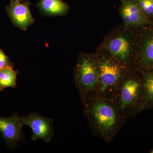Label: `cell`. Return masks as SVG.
<instances>
[{"label":"cell","instance_id":"6da1fadb","mask_svg":"<svg viewBox=\"0 0 153 153\" xmlns=\"http://www.w3.org/2000/svg\"><path fill=\"white\" fill-rule=\"evenodd\" d=\"M82 104L84 114L94 134L105 142H112L126 121L115 100L92 94Z\"/></svg>","mask_w":153,"mask_h":153},{"label":"cell","instance_id":"7a4b0ae2","mask_svg":"<svg viewBox=\"0 0 153 153\" xmlns=\"http://www.w3.org/2000/svg\"><path fill=\"white\" fill-rule=\"evenodd\" d=\"M96 54L98 61L99 75L95 94L115 100L123 80L132 68L115 60L102 50Z\"/></svg>","mask_w":153,"mask_h":153},{"label":"cell","instance_id":"3957f363","mask_svg":"<svg viewBox=\"0 0 153 153\" xmlns=\"http://www.w3.org/2000/svg\"><path fill=\"white\" fill-rule=\"evenodd\" d=\"M136 73V69L130 70L121 83L115 98L121 115L126 120L143 110L142 75L138 76Z\"/></svg>","mask_w":153,"mask_h":153},{"label":"cell","instance_id":"277c9868","mask_svg":"<svg viewBox=\"0 0 153 153\" xmlns=\"http://www.w3.org/2000/svg\"><path fill=\"white\" fill-rule=\"evenodd\" d=\"M98 75V61L96 54L81 53L74 67V77L82 103L88 95L96 93Z\"/></svg>","mask_w":153,"mask_h":153},{"label":"cell","instance_id":"5b68a950","mask_svg":"<svg viewBox=\"0 0 153 153\" xmlns=\"http://www.w3.org/2000/svg\"><path fill=\"white\" fill-rule=\"evenodd\" d=\"M124 27L110 33L105 39L102 50L115 60L134 68L137 54L134 41L130 29Z\"/></svg>","mask_w":153,"mask_h":153},{"label":"cell","instance_id":"8992f818","mask_svg":"<svg viewBox=\"0 0 153 153\" xmlns=\"http://www.w3.org/2000/svg\"><path fill=\"white\" fill-rule=\"evenodd\" d=\"M21 120L23 126L26 125L31 128L33 141L40 139L47 143L51 141L54 133L52 119L33 112L21 117Z\"/></svg>","mask_w":153,"mask_h":153},{"label":"cell","instance_id":"52a82bcc","mask_svg":"<svg viewBox=\"0 0 153 153\" xmlns=\"http://www.w3.org/2000/svg\"><path fill=\"white\" fill-rule=\"evenodd\" d=\"M28 0L23 1H10V4L6 7L8 16L14 26L23 30H26L33 25L35 19L32 16Z\"/></svg>","mask_w":153,"mask_h":153},{"label":"cell","instance_id":"ba28073f","mask_svg":"<svg viewBox=\"0 0 153 153\" xmlns=\"http://www.w3.org/2000/svg\"><path fill=\"white\" fill-rule=\"evenodd\" d=\"M120 13L124 27L128 29L140 27L147 22L137 0H122Z\"/></svg>","mask_w":153,"mask_h":153},{"label":"cell","instance_id":"9c48e42d","mask_svg":"<svg viewBox=\"0 0 153 153\" xmlns=\"http://www.w3.org/2000/svg\"><path fill=\"white\" fill-rule=\"evenodd\" d=\"M23 125L21 117L14 114L9 117H0V132L6 144L13 147L22 137Z\"/></svg>","mask_w":153,"mask_h":153},{"label":"cell","instance_id":"30bf717a","mask_svg":"<svg viewBox=\"0 0 153 153\" xmlns=\"http://www.w3.org/2000/svg\"><path fill=\"white\" fill-rule=\"evenodd\" d=\"M143 70L153 69V37H147L143 41L141 51L137 54L134 68Z\"/></svg>","mask_w":153,"mask_h":153},{"label":"cell","instance_id":"8fae6325","mask_svg":"<svg viewBox=\"0 0 153 153\" xmlns=\"http://www.w3.org/2000/svg\"><path fill=\"white\" fill-rule=\"evenodd\" d=\"M37 7L44 16H52L66 15L69 9L62 0H40Z\"/></svg>","mask_w":153,"mask_h":153},{"label":"cell","instance_id":"7c38bea8","mask_svg":"<svg viewBox=\"0 0 153 153\" xmlns=\"http://www.w3.org/2000/svg\"><path fill=\"white\" fill-rule=\"evenodd\" d=\"M143 110L153 108V69L146 70L142 75Z\"/></svg>","mask_w":153,"mask_h":153},{"label":"cell","instance_id":"4fadbf2b","mask_svg":"<svg viewBox=\"0 0 153 153\" xmlns=\"http://www.w3.org/2000/svg\"><path fill=\"white\" fill-rule=\"evenodd\" d=\"M12 66H7L0 69V91L7 88H14L16 86L18 71H15Z\"/></svg>","mask_w":153,"mask_h":153},{"label":"cell","instance_id":"5bb4252c","mask_svg":"<svg viewBox=\"0 0 153 153\" xmlns=\"http://www.w3.org/2000/svg\"><path fill=\"white\" fill-rule=\"evenodd\" d=\"M140 8L147 16H153V0H137Z\"/></svg>","mask_w":153,"mask_h":153},{"label":"cell","instance_id":"9a60e30c","mask_svg":"<svg viewBox=\"0 0 153 153\" xmlns=\"http://www.w3.org/2000/svg\"><path fill=\"white\" fill-rule=\"evenodd\" d=\"M7 66L13 67V65L9 57L6 55L2 49L0 48V69Z\"/></svg>","mask_w":153,"mask_h":153},{"label":"cell","instance_id":"2e32d148","mask_svg":"<svg viewBox=\"0 0 153 153\" xmlns=\"http://www.w3.org/2000/svg\"><path fill=\"white\" fill-rule=\"evenodd\" d=\"M10 1H25V0H10Z\"/></svg>","mask_w":153,"mask_h":153},{"label":"cell","instance_id":"e0dca14e","mask_svg":"<svg viewBox=\"0 0 153 153\" xmlns=\"http://www.w3.org/2000/svg\"><path fill=\"white\" fill-rule=\"evenodd\" d=\"M151 153H153V149L150 152Z\"/></svg>","mask_w":153,"mask_h":153}]
</instances>
